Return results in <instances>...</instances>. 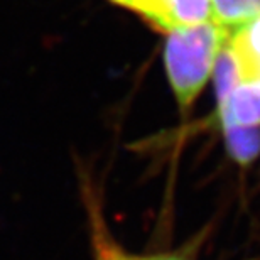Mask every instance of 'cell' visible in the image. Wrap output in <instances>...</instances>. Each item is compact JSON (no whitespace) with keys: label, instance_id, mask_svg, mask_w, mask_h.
I'll return each mask as SVG.
<instances>
[{"label":"cell","instance_id":"cell-5","mask_svg":"<svg viewBox=\"0 0 260 260\" xmlns=\"http://www.w3.org/2000/svg\"><path fill=\"white\" fill-rule=\"evenodd\" d=\"M223 140L230 157L240 166H248L260 155V127L223 123Z\"/></svg>","mask_w":260,"mask_h":260},{"label":"cell","instance_id":"cell-2","mask_svg":"<svg viewBox=\"0 0 260 260\" xmlns=\"http://www.w3.org/2000/svg\"><path fill=\"white\" fill-rule=\"evenodd\" d=\"M218 122L260 125V81L240 83L225 102L218 103Z\"/></svg>","mask_w":260,"mask_h":260},{"label":"cell","instance_id":"cell-7","mask_svg":"<svg viewBox=\"0 0 260 260\" xmlns=\"http://www.w3.org/2000/svg\"><path fill=\"white\" fill-rule=\"evenodd\" d=\"M110 2L132 10V12L139 14V15H142L147 22H150L157 29L162 30V17H160V12L157 9L155 0H110Z\"/></svg>","mask_w":260,"mask_h":260},{"label":"cell","instance_id":"cell-3","mask_svg":"<svg viewBox=\"0 0 260 260\" xmlns=\"http://www.w3.org/2000/svg\"><path fill=\"white\" fill-rule=\"evenodd\" d=\"M228 46L237 59L240 81H260V15L233 32Z\"/></svg>","mask_w":260,"mask_h":260},{"label":"cell","instance_id":"cell-1","mask_svg":"<svg viewBox=\"0 0 260 260\" xmlns=\"http://www.w3.org/2000/svg\"><path fill=\"white\" fill-rule=\"evenodd\" d=\"M166 34V73L179 108L188 110L205 88L230 34L215 20L181 25Z\"/></svg>","mask_w":260,"mask_h":260},{"label":"cell","instance_id":"cell-9","mask_svg":"<svg viewBox=\"0 0 260 260\" xmlns=\"http://www.w3.org/2000/svg\"><path fill=\"white\" fill-rule=\"evenodd\" d=\"M132 260H193V253L188 250H178L173 253H162V255H150V257H134Z\"/></svg>","mask_w":260,"mask_h":260},{"label":"cell","instance_id":"cell-6","mask_svg":"<svg viewBox=\"0 0 260 260\" xmlns=\"http://www.w3.org/2000/svg\"><path fill=\"white\" fill-rule=\"evenodd\" d=\"M210 4L211 20L230 36L260 15V0H210Z\"/></svg>","mask_w":260,"mask_h":260},{"label":"cell","instance_id":"cell-8","mask_svg":"<svg viewBox=\"0 0 260 260\" xmlns=\"http://www.w3.org/2000/svg\"><path fill=\"white\" fill-rule=\"evenodd\" d=\"M95 247H96L98 260H132V255H127V253L122 252L118 247L108 243L100 233H96Z\"/></svg>","mask_w":260,"mask_h":260},{"label":"cell","instance_id":"cell-4","mask_svg":"<svg viewBox=\"0 0 260 260\" xmlns=\"http://www.w3.org/2000/svg\"><path fill=\"white\" fill-rule=\"evenodd\" d=\"M162 15V30L211 20L210 0H155Z\"/></svg>","mask_w":260,"mask_h":260}]
</instances>
